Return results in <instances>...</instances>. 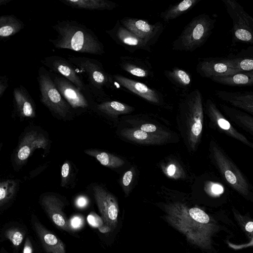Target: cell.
<instances>
[{"mask_svg": "<svg viewBox=\"0 0 253 253\" xmlns=\"http://www.w3.org/2000/svg\"><path fill=\"white\" fill-rule=\"evenodd\" d=\"M35 231L46 253H66L63 242L38 221L34 222Z\"/></svg>", "mask_w": 253, "mask_h": 253, "instance_id": "44dd1931", "label": "cell"}, {"mask_svg": "<svg viewBox=\"0 0 253 253\" xmlns=\"http://www.w3.org/2000/svg\"><path fill=\"white\" fill-rule=\"evenodd\" d=\"M122 134L126 138L141 144H158L164 139V137L159 134L146 132L140 129H124L122 131Z\"/></svg>", "mask_w": 253, "mask_h": 253, "instance_id": "4316f807", "label": "cell"}, {"mask_svg": "<svg viewBox=\"0 0 253 253\" xmlns=\"http://www.w3.org/2000/svg\"><path fill=\"white\" fill-rule=\"evenodd\" d=\"M10 1L11 0H0V5H5Z\"/></svg>", "mask_w": 253, "mask_h": 253, "instance_id": "c3c4849f", "label": "cell"}, {"mask_svg": "<svg viewBox=\"0 0 253 253\" xmlns=\"http://www.w3.org/2000/svg\"><path fill=\"white\" fill-rule=\"evenodd\" d=\"M119 20L125 27L150 46L156 43L164 30L160 22L152 24L145 19L129 17Z\"/></svg>", "mask_w": 253, "mask_h": 253, "instance_id": "8fae6325", "label": "cell"}, {"mask_svg": "<svg viewBox=\"0 0 253 253\" xmlns=\"http://www.w3.org/2000/svg\"><path fill=\"white\" fill-rule=\"evenodd\" d=\"M214 20L206 14L194 17L172 42L174 50L192 52L203 45L214 28Z\"/></svg>", "mask_w": 253, "mask_h": 253, "instance_id": "277c9868", "label": "cell"}, {"mask_svg": "<svg viewBox=\"0 0 253 253\" xmlns=\"http://www.w3.org/2000/svg\"><path fill=\"white\" fill-rule=\"evenodd\" d=\"M206 108L211 120L220 130L228 135L253 148V143L232 126L211 100H207Z\"/></svg>", "mask_w": 253, "mask_h": 253, "instance_id": "e0dca14e", "label": "cell"}, {"mask_svg": "<svg viewBox=\"0 0 253 253\" xmlns=\"http://www.w3.org/2000/svg\"><path fill=\"white\" fill-rule=\"evenodd\" d=\"M228 246L232 250L237 251L242 250L249 247H253V237L250 239V241L246 243L241 244H235L230 242L227 241Z\"/></svg>", "mask_w": 253, "mask_h": 253, "instance_id": "8d00e7d4", "label": "cell"}, {"mask_svg": "<svg viewBox=\"0 0 253 253\" xmlns=\"http://www.w3.org/2000/svg\"><path fill=\"white\" fill-rule=\"evenodd\" d=\"M234 65L241 72L253 71V57L232 59Z\"/></svg>", "mask_w": 253, "mask_h": 253, "instance_id": "d6a6232c", "label": "cell"}, {"mask_svg": "<svg viewBox=\"0 0 253 253\" xmlns=\"http://www.w3.org/2000/svg\"><path fill=\"white\" fill-rule=\"evenodd\" d=\"M9 79L6 75L0 76V97H2L8 87Z\"/></svg>", "mask_w": 253, "mask_h": 253, "instance_id": "ab89813d", "label": "cell"}, {"mask_svg": "<svg viewBox=\"0 0 253 253\" xmlns=\"http://www.w3.org/2000/svg\"><path fill=\"white\" fill-rule=\"evenodd\" d=\"M176 167L174 164H170L167 169V173L170 176H172L175 173Z\"/></svg>", "mask_w": 253, "mask_h": 253, "instance_id": "bcb514c9", "label": "cell"}, {"mask_svg": "<svg viewBox=\"0 0 253 253\" xmlns=\"http://www.w3.org/2000/svg\"><path fill=\"white\" fill-rule=\"evenodd\" d=\"M235 118L238 121L253 133V117L245 114H237Z\"/></svg>", "mask_w": 253, "mask_h": 253, "instance_id": "e575fe53", "label": "cell"}, {"mask_svg": "<svg viewBox=\"0 0 253 253\" xmlns=\"http://www.w3.org/2000/svg\"><path fill=\"white\" fill-rule=\"evenodd\" d=\"M83 219L82 217L76 216L72 217L69 222L70 226L73 229H78L82 226Z\"/></svg>", "mask_w": 253, "mask_h": 253, "instance_id": "60d3db41", "label": "cell"}, {"mask_svg": "<svg viewBox=\"0 0 253 253\" xmlns=\"http://www.w3.org/2000/svg\"><path fill=\"white\" fill-rule=\"evenodd\" d=\"M168 220L193 244L204 249H211L212 237L219 227L217 222L202 209L188 208L181 204L169 206Z\"/></svg>", "mask_w": 253, "mask_h": 253, "instance_id": "6da1fadb", "label": "cell"}, {"mask_svg": "<svg viewBox=\"0 0 253 253\" xmlns=\"http://www.w3.org/2000/svg\"><path fill=\"white\" fill-rule=\"evenodd\" d=\"M70 165L68 162H65L61 168V185L64 186L67 182V179L70 173Z\"/></svg>", "mask_w": 253, "mask_h": 253, "instance_id": "74e56055", "label": "cell"}, {"mask_svg": "<svg viewBox=\"0 0 253 253\" xmlns=\"http://www.w3.org/2000/svg\"><path fill=\"white\" fill-rule=\"evenodd\" d=\"M89 223L93 226L99 227L104 224L103 220L95 214H90L87 217Z\"/></svg>", "mask_w": 253, "mask_h": 253, "instance_id": "f35d334b", "label": "cell"}, {"mask_svg": "<svg viewBox=\"0 0 253 253\" xmlns=\"http://www.w3.org/2000/svg\"><path fill=\"white\" fill-rule=\"evenodd\" d=\"M23 253H33V248L30 241L27 239L23 248Z\"/></svg>", "mask_w": 253, "mask_h": 253, "instance_id": "f6af8a7d", "label": "cell"}, {"mask_svg": "<svg viewBox=\"0 0 253 253\" xmlns=\"http://www.w3.org/2000/svg\"><path fill=\"white\" fill-rule=\"evenodd\" d=\"M16 187L14 180H7L0 183V205L2 206L13 196Z\"/></svg>", "mask_w": 253, "mask_h": 253, "instance_id": "4dcf8cb0", "label": "cell"}, {"mask_svg": "<svg viewBox=\"0 0 253 253\" xmlns=\"http://www.w3.org/2000/svg\"><path fill=\"white\" fill-rule=\"evenodd\" d=\"M52 28L57 36L48 41L56 48L96 55L105 53L103 44L93 31L76 20H58Z\"/></svg>", "mask_w": 253, "mask_h": 253, "instance_id": "7a4b0ae2", "label": "cell"}, {"mask_svg": "<svg viewBox=\"0 0 253 253\" xmlns=\"http://www.w3.org/2000/svg\"><path fill=\"white\" fill-rule=\"evenodd\" d=\"M6 237L15 246H19L24 239V234L18 229H11L7 230L5 233Z\"/></svg>", "mask_w": 253, "mask_h": 253, "instance_id": "836d02e7", "label": "cell"}, {"mask_svg": "<svg viewBox=\"0 0 253 253\" xmlns=\"http://www.w3.org/2000/svg\"><path fill=\"white\" fill-rule=\"evenodd\" d=\"M196 71L201 76L209 79L242 72L236 68L232 59L211 58L200 60L197 65Z\"/></svg>", "mask_w": 253, "mask_h": 253, "instance_id": "5bb4252c", "label": "cell"}, {"mask_svg": "<svg viewBox=\"0 0 253 253\" xmlns=\"http://www.w3.org/2000/svg\"><path fill=\"white\" fill-rule=\"evenodd\" d=\"M98 229L101 232L103 233L108 232L111 230V229L108 226L104 224L100 227H98Z\"/></svg>", "mask_w": 253, "mask_h": 253, "instance_id": "7dc6e473", "label": "cell"}, {"mask_svg": "<svg viewBox=\"0 0 253 253\" xmlns=\"http://www.w3.org/2000/svg\"><path fill=\"white\" fill-rule=\"evenodd\" d=\"M95 107L100 112L111 117L128 114L134 110L133 107L115 100L103 101L97 104Z\"/></svg>", "mask_w": 253, "mask_h": 253, "instance_id": "484cf974", "label": "cell"}, {"mask_svg": "<svg viewBox=\"0 0 253 253\" xmlns=\"http://www.w3.org/2000/svg\"><path fill=\"white\" fill-rule=\"evenodd\" d=\"M47 144L45 137L35 131L27 133L22 139L15 155V161L23 163L36 149L44 148Z\"/></svg>", "mask_w": 253, "mask_h": 253, "instance_id": "ac0fdd59", "label": "cell"}, {"mask_svg": "<svg viewBox=\"0 0 253 253\" xmlns=\"http://www.w3.org/2000/svg\"><path fill=\"white\" fill-rule=\"evenodd\" d=\"M67 59L74 66L83 80H85V84L93 96H106L105 89L112 88L115 81L112 75L106 72L99 61L71 55L68 56Z\"/></svg>", "mask_w": 253, "mask_h": 253, "instance_id": "3957f363", "label": "cell"}, {"mask_svg": "<svg viewBox=\"0 0 253 253\" xmlns=\"http://www.w3.org/2000/svg\"><path fill=\"white\" fill-rule=\"evenodd\" d=\"M233 22V39L253 44V18L235 0H222Z\"/></svg>", "mask_w": 253, "mask_h": 253, "instance_id": "52a82bcc", "label": "cell"}, {"mask_svg": "<svg viewBox=\"0 0 253 253\" xmlns=\"http://www.w3.org/2000/svg\"><path fill=\"white\" fill-rule=\"evenodd\" d=\"M208 191L211 195L217 197L223 192V188L218 183L210 182L209 184Z\"/></svg>", "mask_w": 253, "mask_h": 253, "instance_id": "d590c367", "label": "cell"}, {"mask_svg": "<svg viewBox=\"0 0 253 253\" xmlns=\"http://www.w3.org/2000/svg\"><path fill=\"white\" fill-rule=\"evenodd\" d=\"M94 196L104 224L111 230L117 226L119 213L118 204L115 197L102 187H93Z\"/></svg>", "mask_w": 253, "mask_h": 253, "instance_id": "4fadbf2b", "label": "cell"}, {"mask_svg": "<svg viewBox=\"0 0 253 253\" xmlns=\"http://www.w3.org/2000/svg\"><path fill=\"white\" fill-rule=\"evenodd\" d=\"M88 204V199L84 196H79L76 200V206L80 208L86 206Z\"/></svg>", "mask_w": 253, "mask_h": 253, "instance_id": "ee69618b", "label": "cell"}, {"mask_svg": "<svg viewBox=\"0 0 253 253\" xmlns=\"http://www.w3.org/2000/svg\"><path fill=\"white\" fill-rule=\"evenodd\" d=\"M106 33L118 45L130 52L141 49L151 52V46L125 27L118 20L114 26Z\"/></svg>", "mask_w": 253, "mask_h": 253, "instance_id": "9a60e30c", "label": "cell"}, {"mask_svg": "<svg viewBox=\"0 0 253 253\" xmlns=\"http://www.w3.org/2000/svg\"><path fill=\"white\" fill-rule=\"evenodd\" d=\"M24 28V23L13 14L3 15L0 17V39L8 40Z\"/></svg>", "mask_w": 253, "mask_h": 253, "instance_id": "cb8c5ba5", "label": "cell"}, {"mask_svg": "<svg viewBox=\"0 0 253 253\" xmlns=\"http://www.w3.org/2000/svg\"><path fill=\"white\" fill-rule=\"evenodd\" d=\"M42 205L54 224L63 230H69V222L62 211L64 204L59 199L53 195H46L42 198Z\"/></svg>", "mask_w": 253, "mask_h": 253, "instance_id": "d6986e66", "label": "cell"}, {"mask_svg": "<svg viewBox=\"0 0 253 253\" xmlns=\"http://www.w3.org/2000/svg\"><path fill=\"white\" fill-rule=\"evenodd\" d=\"M182 95L179 111L186 118L189 142L191 148L194 149L201 138L203 129L204 110L202 95L198 89Z\"/></svg>", "mask_w": 253, "mask_h": 253, "instance_id": "5b68a950", "label": "cell"}, {"mask_svg": "<svg viewBox=\"0 0 253 253\" xmlns=\"http://www.w3.org/2000/svg\"><path fill=\"white\" fill-rule=\"evenodd\" d=\"M133 177V173L131 170L127 171L123 177V184L125 187L128 186L131 181Z\"/></svg>", "mask_w": 253, "mask_h": 253, "instance_id": "7bdbcfd3", "label": "cell"}, {"mask_svg": "<svg viewBox=\"0 0 253 253\" xmlns=\"http://www.w3.org/2000/svg\"><path fill=\"white\" fill-rule=\"evenodd\" d=\"M166 78L173 86L182 94L188 92L192 85V79L190 73L184 69L174 67L164 71Z\"/></svg>", "mask_w": 253, "mask_h": 253, "instance_id": "7402d4cb", "label": "cell"}, {"mask_svg": "<svg viewBox=\"0 0 253 253\" xmlns=\"http://www.w3.org/2000/svg\"><path fill=\"white\" fill-rule=\"evenodd\" d=\"M201 0H183L174 4L170 5L162 12L160 17L166 22L172 20L188 12Z\"/></svg>", "mask_w": 253, "mask_h": 253, "instance_id": "d4e9b609", "label": "cell"}, {"mask_svg": "<svg viewBox=\"0 0 253 253\" xmlns=\"http://www.w3.org/2000/svg\"><path fill=\"white\" fill-rule=\"evenodd\" d=\"M66 5L74 8L90 10H111L116 8L118 4L108 0H59Z\"/></svg>", "mask_w": 253, "mask_h": 253, "instance_id": "603a6c76", "label": "cell"}, {"mask_svg": "<svg viewBox=\"0 0 253 253\" xmlns=\"http://www.w3.org/2000/svg\"><path fill=\"white\" fill-rule=\"evenodd\" d=\"M140 129L148 133H153L157 130V127L153 124H145L141 126Z\"/></svg>", "mask_w": 253, "mask_h": 253, "instance_id": "b9f144b4", "label": "cell"}, {"mask_svg": "<svg viewBox=\"0 0 253 253\" xmlns=\"http://www.w3.org/2000/svg\"><path fill=\"white\" fill-rule=\"evenodd\" d=\"M235 219L247 237L251 239L253 237V219L241 214L236 209L232 208Z\"/></svg>", "mask_w": 253, "mask_h": 253, "instance_id": "f546056e", "label": "cell"}, {"mask_svg": "<svg viewBox=\"0 0 253 253\" xmlns=\"http://www.w3.org/2000/svg\"><path fill=\"white\" fill-rule=\"evenodd\" d=\"M41 62L49 71L65 78L81 90L91 93L74 66L67 58L53 55L43 57Z\"/></svg>", "mask_w": 253, "mask_h": 253, "instance_id": "30bf717a", "label": "cell"}, {"mask_svg": "<svg viewBox=\"0 0 253 253\" xmlns=\"http://www.w3.org/2000/svg\"><path fill=\"white\" fill-rule=\"evenodd\" d=\"M212 149L213 158L226 181L240 194L248 196L249 186L241 172L218 146L213 145Z\"/></svg>", "mask_w": 253, "mask_h": 253, "instance_id": "ba28073f", "label": "cell"}, {"mask_svg": "<svg viewBox=\"0 0 253 253\" xmlns=\"http://www.w3.org/2000/svg\"><path fill=\"white\" fill-rule=\"evenodd\" d=\"M210 79L225 85H249L253 84V71L242 72L230 76L215 77Z\"/></svg>", "mask_w": 253, "mask_h": 253, "instance_id": "83f0119b", "label": "cell"}, {"mask_svg": "<svg viewBox=\"0 0 253 253\" xmlns=\"http://www.w3.org/2000/svg\"><path fill=\"white\" fill-rule=\"evenodd\" d=\"M233 105L253 114V95H235L228 99Z\"/></svg>", "mask_w": 253, "mask_h": 253, "instance_id": "1f68e13d", "label": "cell"}, {"mask_svg": "<svg viewBox=\"0 0 253 253\" xmlns=\"http://www.w3.org/2000/svg\"><path fill=\"white\" fill-rule=\"evenodd\" d=\"M13 101L16 110L23 117L35 116V104L29 91L22 85L14 88Z\"/></svg>", "mask_w": 253, "mask_h": 253, "instance_id": "ffe728a7", "label": "cell"}, {"mask_svg": "<svg viewBox=\"0 0 253 253\" xmlns=\"http://www.w3.org/2000/svg\"><path fill=\"white\" fill-rule=\"evenodd\" d=\"M115 82L122 87L128 90L148 102L156 105L165 103L163 94L159 90L149 86L137 81L127 78L120 74L112 75Z\"/></svg>", "mask_w": 253, "mask_h": 253, "instance_id": "7c38bea8", "label": "cell"}, {"mask_svg": "<svg viewBox=\"0 0 253 253\" xmlns=\"http://www.w3.org/2000/svg\"><path fill=\"white\" fill-rule=\"evenodd\" d=\"M84 152L87 155L93 157L103 166L109 168H118L123 166L124 161L119 157L112 154L96 150H86Z\"/></svg>", "mask_w": 253, "mask_h": 253, "instance_id": "f1b7e54d", "label": "cell"}, {"mask_svg": "<svg viewBox=\"0 0 253 253\" xmlns=\"http://www.w3.org/2000/svg\"><path fill=\"white\" fill-rule=\"evenodd\" d=\"M119 65L123 71L136 77L150 79L154 76L153 67L150 62L145 58L122 56L119 58Z\"/></svg>", "mask_w": 253, "mask_h": 253, "instance_id": "2e32d148", "label": "cell"}, {"mask_svg": "<svg viewBox=\"0 0 253 253\" xmlns=\"http://www.w3.org/2000/svg\"><path fill=\"white\" fill-rule=\"evenodd\" d=\"M49 72L58 90L72 109H85L89 106V98L92 96L90 93L81 90L63 76Z\"/></svg>", "mask_w": 253, "mask_h": 253, "instance_id": "9c48e42d", "label": "cell"}, {"mask_svg": "<svg viewBox=\"0 0 253 253\" xmlns=\"http://www.w3.org/2000/svg\"><path fill=\"white\" fill-rule=\"evenodd\" d=\"M37 81L42 103L54 114L66 117L72 108L58 90L49 71L43 66L39 69Z\"/></svg>", "mask_w": 253, "mask_h": 253, "instance_id": "8992f818", "label": "cell"}]
</instances>
